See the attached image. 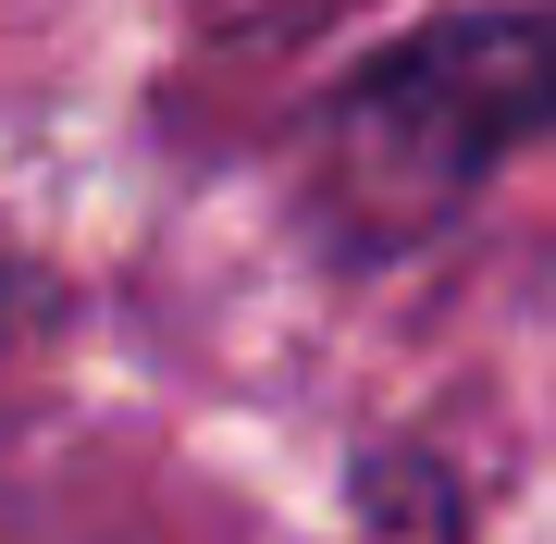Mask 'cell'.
Listing matches in <instances>:
<instances>
[{
  "label": "cell",
  "mask_w": 556,
  "mask_h": 544,
  "mask_svg": "<svg viewBox=\"0 0 556 544\" xmlns=\"http://www.w3.org/2000/svg\"><path fill=\"white\" fill-rule=\"evenodd\" d=\"M556 137V13H433L383 38L321 112V199L346 248H420Z\"/></svg>",
  "instance_id": "6da1fadb"
},
{
  "label": "cell",
  "mask_w": 556,
  "mask_h": 544,
  "mask_svg": "<svg viewBox=\"0 0 556 544\" xmlns=\"http://www.w3.org/2000/svg\"><path fill=\"white\" fill-rule=\"evenodd\" d=\"M457 532H470V495L445 458H420V445L358 458V544H457Z\"/></svg>",
  "instance_id": "7a4b0ae2"
}]
</instances>
